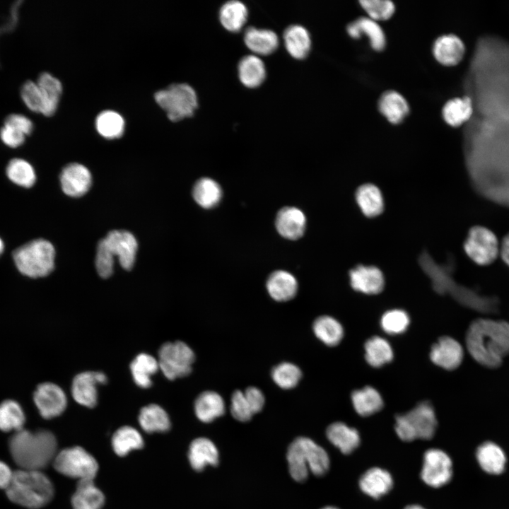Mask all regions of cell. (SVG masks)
<instances>
[{"label": "cell", "mask_w": 509, "mask_h": 509, "mask_svg": "<svg viewBox=\"0 0 509 509\" xmlns=\"http://www.w3.org/2000/svg\"><path fill=\"white\" fill-rule=\"evenodd\" d=\"M13 472L5 462L0 461V488L6 489L9 485Z\"/></svg>", "instance_id": "54"}, {"label": "cell", "mask_w": 509, "mask_h": 509, "mask_svg": "<svg viewBox=\"0 0 509 509\" xmlns=\"http://www.w3.org/2000/svg\"><path fill=\"white\" fill-rule=\"evenodd\" d=\"M6 173L11 182L26 188L31 187L36 180L35 172L32 165L20 158H13L8 162Z\"/></svg>", "instance_id": "45"}, {"label": "cell", "mask_w": 509, "mask_h": 509, "mask_svg": "<svg viewBox=\"0 0 509 509\" xmlns=\"http://www.w3.org/2000/svg\"><path fill=\"white\" fill-rule=\"evenodd\" d=\"M4 124L8 125L25 134L30 135L33 130V122L24 115L12 113L4 120Z\"/></svg>", "instance_id": "51"}, {"label": "cell", "mask_w": 509, "mask_h": 509, "mask_svg": "<svg viewBox=\"0 0 509 509\" xmlns=\"http://www.w3.org/2000/svg\"><path fill=\"white\" fill-rule=\"evenodd\" d=\"M230 413L236 420L245 422L251 419L254 413L244 392L235 390L231 397Z\"/></svg>", "instance_id": "50"}, {"label": "cell", "mask_w": 509, "mask_h": 509, "mask_svg": "<svg viewBox=\"0 0 509 509\" xmlns=\"http://www.w3.org/2000/svg\"><path fill=\"white\" fill-rule=\"evenodd\" d=\"M21 98L26 107L32 112L40 113L42 98L40 88L36 81L28 80L21 86Z\"/></svg>", "instance_id": "49"}, {"label": "cell", "mask_w": 509, "mask_h": 509, "mask_svg": "<svg viewBox=\"0 0 509 509\" xmlns=\"http://www.w3.org/2000/svg\"><path fill=\"white\" fill-rule=\"evenodd\" d=\"M501 255L503 260L509 266V233L503 240Z\"/></svg>", "instance_id": "55"}, {"label": "cell", "mask_w": 509, "mask_h": 509, "mask_svg": "<svg viewBox=\"0 0 509 509\" xmlns=\"http://www.w3.org/2000/svg\"><path fill=\"white\" fill-rule=\"evenodd\" d=\"M305 223L304 213L295 207L283 208L276 216V227L278 232L290 240H296L303 235Z\"/></svg>", "instance_id": "21"}, {"label": "cell", "mask_w": 509, "mask_h": 509, "mask_svg": "<svg viewBox=\"0 0 509 509\" xmlns=\"http://www.w3.org/2000/svg\"><path fill=\"white\" fill-rule=\"evenodd\" d=\"M271 375L279 387L289 390L298 384L302 372L296 365L290 362H282L272 368Z\"/></svg>", "instance_id": "46"}, {"label": "cell", "mask_w": 509, "mask_h": 509, "mask_svg": "<svg viewBox=\"0 0 509 509\" xmlns=\"http://www.w3.org/2000/svg\"><path fill=\"white\" fill-rule=\"evenodd\" d=\"M193 197L201 207L210 209L221 200L222 192L219 185L214 180L204 177L199 180L193 188Z\"/></svg>", "instance_id": "43"}, {"label": "cell", "mask_w": 509, "mask_h": 509, "mask_svg": "<svg viewBox=\"0 0 509 509\" xmlns=\"http://www.w3.org/2000/svg\"><path fill=\"white\" fill-rule=\"evenodd\" d=\"M218 451L214 443L208 438H198L192 440L188 459L192 467L196 471L203 470L207 465L216 466L218 463Z\"/></svg>", "instance_id": "22"}, {"label": "cell", "mask_w": 509, "mask_h": 509, "mask_svg": "<svg viewBox=\"0 0 509 509\" xmlns=\"http://www.w3.org/2000/svg\"><path fill=\"white\" fill-rule=\"evenodd\" d=\"M347 33L354 39L361 36L368 38L371 47L375 51H382L386 45V37L379 23L370 18L360 17L351 22L346 27Z\"/></svg>", "instance_id": "19"}, {"label": "cell", "mask_w": 509, "mask_h": 509, "mask_svg": "<svg viewBox=\"0 0 509 509\" xmlns=\"http://www.w3.org/2000/svg\"><path fill=\"white\" fill-rule=\"evenodd\" d=\"M194 359L193 350L181 341L165 343L158 351L159 369L170 380L189 375Z\"/></svg>", "instance_id": "9"}, {"label": "cell", "mask_w": 509, "mask_h": 509, "mask_svg": "<svg viewBox=\"0 0 509 509\" xmlns=\"http://www.w3.org/2000/svg\"><path fill=\"white\" fill-rule=\"evenodd\" d=\"M267 289L275 300L284 302L294 298L298 290L296 278L286 271H276L267 279Z\"/></svg>", "instance_id": "27"}, {"label": "cell", "mask_w": 509, "mask_h": 509, "mask_svg": "<svg viewBox=\"0 0 509 509\" xmlns=\"http://www.w3.org/2000/svg\"><path fill=\"white\" fill-rule=\"evenodd\" d=\"M476 458L480 467L489 474H498L504 470L505 455L503 450L492 442H485L478 447Z\"/></svg>", "instance_id": "35"}, {"label": "cell", "mask_w": 509, "mask_h": 509, "mask_svg": "<svg viewBox=\"0 0 509 509\" xmlns=\"http://www.w3.org/2000/svg\"><path fill=\"white\" fill-rule=\"evenodd\" d=\"M125 123L122 116L113 110H104L95 119V128L100 135L108 139H117L124 131Z\"/></svg>", "instance_id": "41"}, {"label": "cell", "mask_w": 509, "mask_h": 509, "mask_svg": "<svg viewBox=\"0 0 509 509\" xmlns=\"http://www.w3.org/2000/svg\"><path fill=\"white\" fill-rule=\"evenodd\" d=\"M159 369L158 361L151 355L141 353L137 355L130 364V370L135 384L141 388L151 386V377Z\"/></svg>", "instance_id": "34"}, {"label": "cell", "mask_w": 509, "mask_h": 509, "mask_svg": "<svg viewBox=\"0 0 509 509\" xmlns=\"http://www.w3.org/2000/svg\"><path fill=\"white\" fill-rule=\"evenodd\" d=\"M315 335L327 346L337 345L344 335L343 327L334 318L324 315L317 317L313 322Z\"/></svg>", "instance_id": "40"}, {"label": "cell", "mask_w": 509, "mask_h": 509, "mask_svg": "<svg viewBox=\"0 0 509 509\" xmlns=\"http://www.w3.org/2000/svg\"><path fill=\"white\" fill-rule=\"evenodd\" d=\"M380 113L389 122L401 123L409 112V106L404 96L396 90H387L382 94L378 101Z\"/></svg>", "instance_id": "25"}, {"label": "cell", "mask_w": 509, "mask_h": 509, "mask_svg": "<svg viewBox=\"0 0 509 509\" xmlns=\"http://www.w3.org/2000/svg\"><path fill=\"white\" fill-rule=\"evenodd\" d=\"M238 71L241 83L250 88L259 86L267 75L264 62L255 54L243 57L238 63Z\"/></svg>", "instance_id": "32"}, {"label": "cell", "mask_w": 509, "mask_h": 509, "mask_svg": "<svg viewBox=\"0 0 509 509\" xmlns=\"http://www.w3.org/2000/svg\"><path fill=\"white\" fill-rule=\"evenodd\" d=\"M393 486V479L387 470L373 467L362 474L359 479L361 490L373 498H380L387 494Z\"/></svg>", "instance_id": "20"}, {"label": "cell", "mask_w": 509, "mask_h": 509, "mask_svg": "<svg viewBox=\"0 0 509 509\" xmlns=\"http://www.w3.org/2000/svg\"><path fill=\"white\" fill-rule=\"evenodd\" d=\"M100 242L113 259L115 257L118 258L124 269H131L135 262L138 243L130 232L112 230Z\"/></svg>", "instance_id": "12"}, {"label": "cell", "mask_w": 509, "mask_h": 509, "mask_svg": "<svg viewBox=\"0 0 509 509\" xmlns=\"http://www.w3.org/2000/svg\"><path fill=\"white\" fill-rule=\"evenodd\" d=\"M321 509H338L337 508H335L334 506H326L324 508H322Z\"/></svg>", "instance_id": "58"}, {"label": "cell", "mask_w": 509, "mask_h": 509, "mask_svg": "<svg viewBox=\"0 0 509 509\" xmlns=\"http://www.w3.org/2000/svg\"><path fill=\"white\" fill-rule=\"evenodd\" d=\"M464 45L461 39L454 34L438 37L433 45L435 59L444 66L457 64L464 54Z\"/></svg>", "instance_id": "18"}, {"label": "cell", "mask_w": 509, "mask_h": 509, "mask_svg": "<svg viewBox=\"0 0 509 509\" xmlns=\"http://www.w3.org/2000/svg\"><path fill=\"white\" fill-rule=\"evenodd\" d=\"M33 399L40 415L46 419L61 415L67 406L64 391L52 382L40 384L34 392Z\"/></svg>", "instance_id": "13"}, {"label": "cell", "mask_w": 509, "mask_h": 509, "mask_svg": "<svg viewBox=\"0 0 509 509\" xmlns=\"http://www.w3.org/2000/svg\"><path fill=\"white\" fill-rule=\"evenodd\" d=\"M248 18V10L241 1L226 2L220 8L219 20L223 27L232 33L242 30Z\"/></svg>", "instance_id": "36"}, {"label": "cell", "mask_w": 509, "mask_h": 509, "mask_svg": "<svg viewBox=\"0 0 509 509\" xmlns=\"http://www.w3.org/2000/svg\"><path fill=\"white\" fill-rule=\"evenodd\" d=\"M359 3L368 17L377 22L390 18L395 11V6L390 0H361Z\"/></svg>", "instance_id": "48"}, {"label": "cell", "mask_w": 509, "mask_h": 509, "mask_svg": "<svg viewBox=\"0 0 509 509\" xmlns=\"http://www.w3.org/2000/svg\"><path fill=\"white\" fill-rule=\"evenodd\" d=\"M92 177L88 169L80 163H70L60 174L63 192L68 196L78 197L85 194L90 187Z\"/></svg>", "instance_id": "15"}, {"label": "cell", "mask_w": 509, "mask_h": 509, "mask_svg": "<svg viewBox=\"0 0 509 509\" xmlns=\"http://www.w3.org/2000/svg\"><path fill=\"white\" fill-rule=\"evenodd\" d=\"M286 458L289 473L298 482L305 481L309 472L322 476L329 467V458L324 449L306 437H298L290 444Z\"/></svg>", "instance_id": "4"}, {"label": "cell", "mask_w": 509, "mask_h": 509, "mask_svg": "<svg viewBox=\"0 0 509 509\" xmlns=\"http://www.w3.org/2000/svg\"><path fill=\"white\" fill-rule=\"evenodd\" d=\"M53 465L60 474L78 481L93 479L98 469L95 459L79 446L66 448L57 453Z\"/></svg>", "instance_id": "8"}, {"label": "cell", "mask_w": 509, "mask_h": 509, "mask_svg": "<svg viewBox=\"0 0 509 509\" xmlns=\"http://www.w3.org/2000/svg\"><path fill=\"white\" fill-rule=\"evenodd\" d=\"M194 409L199 420L210 423L224 414V400L214 391H205L195 399Z\"/></svg>", "instance_id": "28"}, {"label": "cell", "mask_w": 509, "mask_h": 509, "mask_svg": "<svg viewBox=\"0 0 509 509\" xmlns=\"http://www.w3.org/2000/svg\"><path fill=\"white\" fill-rule=\"evenodd\" d=\"M8 447L13 460L20 469L40 470L53 462L57 442L49 431L31 432L23 428L11 437Z\"/></svg>", "instance_id": "2"}, {"label": "cell", "mask_w": 509, "mask_h": 509, "mask_svg": "<svg viewBox=\"0 0 509 509\" xmlns=\"http://www.w3.org/2000/svg\"><path fill=\"white\" fill-rule=\"evenodd\" d=\"M6 493L12 502L37 509L52 500L54 487L50 479L40 470L19 469L13 472Z\"/></svg>", "instance_id": "3"}, {"label": "cell", "mask_w": 509, "mask_h": 509, "mask_svg": "<svg viewBox=\"0 0 509 509\" xmlns=\"http://www.w3.org/2000/svg\"><path fill=\"white\" fill-rule=\"evenodd\" d=\"M4 250V244L1 238H0V256L3 253Z\"/></svg>", "instance_id": "57"}, {"label": "cell", "mask_w": 509, "mask_h": 509, "mask_svg": "<svg viewBox=\"0 0 509 509\" xmlns=\"http://www.w3.org/2000/svg\"><path fill=\"white\" fill-rule=\"evenodd\" d=\"M436 427L435 411L428 402H421L409 412L396 417V433L406 442L429 440L433 437Z\"/></svg>", "instance_id": "6"}, {"label": "cell", "mask_w": 509, "mask_h": 509, "mask_svg": "<svg viewBox=\"0 0 509 509\" xmlns=\"http://www.w3.org/2000/svg\"><path fill=\"white\" fill-rule=\"evenodd\" d=\"M285 47L296 59L305 58L311 48V38L307 29L300 25L288 26L283 33Z\"/></svg>", "instance_id": "31"}, {"label": "cell", "mask_w": 509, "mask_h": 509, "mask_svg": "<svg viewBox=\"0 0 509 509\" xmlns=\"http://www.w3.org/2000/svg\"><path fill=\"white\" fill-rule=\"evenodd\" d=\"M247 47L258 55H269L276 50L279 40L276 33L267 29L248 28L244 35Z\"/></svg>", "instance_id": "24"}, {"label": "cell", "mask_w": 509, "mask_h": 509, "mask_svg": "<svg viewBox=\"0 0 509 509\" xmlns=\"http://www.w3.org/2000/svg\"><path fill=\"white\" fill-rule=\"evenodd\" d=\"M154 99L172 122L192 116L198 107L197 95L187 83H175L160 90L154 94Z\"/></svg>", "instance_id": "7"}, {"label": "cell", "mask_w": 509, "mask_h": 509, "mask_svg": "<svg viewBox=\"0 0 509 509\" xmlns=\"http://www.w3.org/2000/svg\"><path fill=\"white\" fill-rule=\"evenodd\" d=\"M355 199L361 211L368 218L379 216L384 210V199L380 189L370 183L359 186Z\"/></svg>", "instance_id": "26"}, {"label": "cell", "mask_w": 509, "mask_h": 509, "mask_svg": "<svg viewBox=\"0 0 509 509\" xmlns=\"http://www.w3.org/2000/svg\"><path fill=\"white\" fill-rule=\"evenodd\" d=\"M25 420L23 410L17 402L8 399L0 403V430L18 431L23 429Z\"/></svg>", "instance_id": "44"}, {"label": "cell", "mask_w": 509, "mask_h": 509, "mask_svg": "<svg viewBox=\"0 0 509 509\" xmlns=\"http://www.w3.org/2000/svg\"><path fill=\"white\" fill-rule=\"evenodd\" d=\"M464 249L474 262L486 265L496 259L498 253V243L492 231L482 226H474L468 233Z\"/></svg>", "instance_id": "10"}, {"label": "cell", "mask_w": 509, "mask_h": 509, "mask_svg": "<svg viewBox=\"0 0 509 509\" xmlns=\"http://www.w3.org/2000/svg\"><path fill=\"white\" fill-rule=\"evenodd\" d=\"M107 381L106 375L100 371L80 373L72 381L71 388L72 397L78 404L93 408L98 402L97 387L105 384Z\"/></svg>", "instance_id": "14"}, {"label": "cell", "mask_w": 509, "mask_h": 509, "mask_svg": "<svg viewBox=\"0 0 509 509\" xmlns=\"http://www.w3.org/2000/svg\"><path fill=\"white\" fill-rule=\"evenodd\" d=\"M409 324V317L407 313L399 309L386 312L380 320L382 329L389 334L403 333L407 329Z\"/></svg>", "instance_id": "47"}, {"label": "cell", "mask_w": 509, "mask_h": 509, "mask_svg": "<svg viewBox=\"0 0 509 509\" xmlns=\"http://www.w3.org/2000/svg\"><path fill=\"white\" fill-rule=\"evenodd\" d=\"M244 394L254 414L263 409L265 398L261 390L256 387H249L245 390Z\"/></svg>", "instance_id": "53"}, {"label": "cell", "mask_w": 509, "mask_h": 509, "mask_svg": "<svg viewBox=\"0 0 509 509\" xmlns=\"http://www.w3.org/2000/svg\"><path fill=\"white\" fill-rule=\"evenodd\" d=\"M430 356L431 361L437 365L446 370H453L462 361L463 349L455 339L443 337L433 344Z\"/></svg>", "instance_id": "17"}, {"label": "cell", "mask_w": 509, "mask_h": 509, "mask_svg": "<svg viewBox=\"0 0 509 509\" xmlns=\"http://www.w3.org/2000/svg\"><path fill=\"white\" fill-rule=\"evenodd\" d=\"M36 82L40 88L42 98L40 114L50 117L57 109L62 93V84L58 78L48 72L40 74Z\"/></svg>", "instance_id": "23"}, {"label": "cell", "mask_w": 509, "mask_h": 509, "mask_svg": "<svg viewBox=\"0 0 509 509\" xmlns=\"http://www.w3.org/2000/svg\"><path fill=\"white\" fill-rule=\"evenodd\" d=\"M452 476V463L450 457L439 449H429L423 455L421 479L434 488L447 484Z\"/></svg>", "instance_id": "11"}, {"label": "cell", "mask_w": 509, "mask_h": 509, "mask_svg": "<svg viewBox=\"0 0 509 509\" xmlns=\"http://www.w3.org/2000/svg\"><path fill=\"white\" fill-rule=\"evenodd\" d=\"M467 348L472 358L487 368H498L509 354V323L503 320L478 319L469 326Z\"/></svg>", "instance_id": "1"}, {"label": "cell", "mask_w": 509, "mask_h": 509, "mask_svg": "<svg viewBox=\"0 0 509 509\" xmlns=\"http://www.w3.org/2000/svg\"><path fill=\"white\" fill-rule=\"evenodd\" d=\"M55 250L45 239H36L18 247L13 259L18 270L30 278L44 277L54 267Z\"/></svg>", "instance_id": "5"}, {"label": "cell", "mask_w": 509, "mask_h": 509, "mask_svg": "<svg viewBox=\"0 0 509 509\" xmlns=\"http://www.w3.org/2000/svg\"><path fill=\"white\" fill-rule=\"evenodd\" d=\"M404 509H425V508L419 505H410L406 506Z\"/></svg>", "instance_id": "56"}, {"label": "cell", "mask_w": 509, "mask_h": 509, "mask_svg": "<svg viewBox=\"0 0 509 509\" xmlns=\"http://www.w3.org/2000/svg\"><path fill=\"white\" fill-rule=\"evenodd\" d=\"M25 135L21 131L4 124L0 129V139L8 147L17 148L21 146L25 140Z\"/></svg>", "instance_id": "52"}, {"label": "cell", "mask_w": 509, "mask_h": 509, "mask_svg": "<svg viewBox=\"0 0 509 509\" xmlns=\"http://www.w3.org/2000/svg\"><path fill=\"white\" fill-rule=\"evenodd\" d=\"M472 112V102L468 96L449 100L442 110L444 120L452 127H458L467 122L471 117Z\"/></svg>", "instance_id": "37"}, {"label": "cell", "mask_w": 509, "mask_h": 509, "mask_svg": "<svg viewBox=\"0 0 509 509\" xmlns=\"http://www.w3.org/2000/svg\"><path fill=\"white\" fill-rule=\"evenodd\" d=\"M112 446L118 456L124 457L134 450L142 448L144 439L136 429L131 426H124L113 434Z\"/></svg>", "instance_id": "39"}, {"label": "cell", "mask_w": 509, "mask_h": 509, "mask_svg": "<svg viewBox=\"0 0 509 509\" xmlns=\"http://www.w3.org/2000/svg\"><path fill=\"white\" fill-rule=\"evenodd\" d=\"M353 289L365 294H378L384 288L385 279L379 268L371 265H358L349 271Z\"/></svg>", "instance_id": "16"}, {"label": "cell", "mask_w": 509, "mask_h": 509, "mask_svg": "<svg viewBox=\"0 0 509 509\" xmlns=\"http://www.w3.org/2000/svg\"><path fill=\"white\" fill-rule=\"evenodd\" d=\"M138 421L146 433H164L170 428V420L167 412L159 405L151 404L141 409Z\"/></svg>", "instance_id": "33"}, {"label": "cell", "mask_w": 509, "mask_h": 509, "mask_svg": "<svg viewBox=\"0 0 509 509\" xmlns=\"http://www.w3.org/2000/svg\"><path fill=\"white\" fill-rule=\"evenodd\" d=\"M351 400L356 411L362 416L372 415L383 406L381 395L370 386L353 392Z\"/></svg>", "instance_id": "38"}, {"label": "cell", "mask_w": 509, "mask_h": 509, "mask_svg": "<svg viewBox=\"0 0 509 509\" xmlns=\"http://www.w3.org/2000/svg\"><path fill=\"white\" fill-rule=\"evenodd\" d=\"M327 437L332 445L345 455L353 452L361 441L358 431L341 422H336L329 426Z\"/></svg>", "instance_id": "30"}, {"label": "cell", "mask_w": 509, "mask_h": 509, "mask_svg": "<svg viewBox=\"0 0 509 509\" xmlns=\"http://www.w3.org/2000/svg\"><path fill=\"white\" fill-rule=\"evenodd\" d=\"M104 501V495L95 486L93 479L78 481L71 497L74 509H100Z\"/></svg>", "instance_id": "29"}, {"label": "cell", "mask_w": 509, "mask_h": 509, "mask_svg": "<svg viewBox=\"0 0 509 509\" xmlns=\"http://www.w3.org/2000/svg\"><path fill=\"white\" fill-rule=\"evenodd\" d=\"M365 358L371 366L378 368L392 360L393 351L387 340L373 337L365 344Z\"/></svg>", "instance_id": "42"}]
</instances>
